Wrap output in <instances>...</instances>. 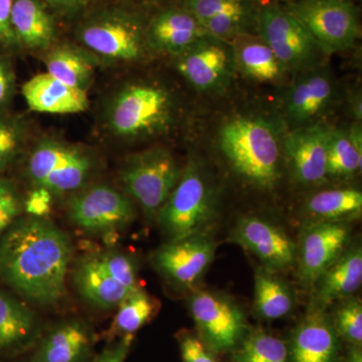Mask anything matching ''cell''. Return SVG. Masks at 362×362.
<instances>
[{"instance_id": "83f0119b", "label": "cell", "mask_w": 362, "mask_h": 362, "mask_svg": "<svg viewBox=\"0 0 362 362\" xmlns=\"http://www.w3.org/2000/svg\"><path fill=\"white\" fill-rule=\"evenodd\" d=\"M37 332L33 311L8 293L0 291V354L23 351L33 344Z\"/></svg>"}, {"instance_id": "d6986e66", "label": "cell", "mask_w": 362, "mask_h": 362, "mask_svg": "<svg viewBox=\"0 0 362 362\" xmlns=\"http://www.w3.org/2000/svg\"><path fill=\"white\" fill-rule=\"evenodd\" d=\"M182 6L204 26L207 35L232 42L256 25L254 0H183Z\"/></svg>"}, {"instance_id": "277c9868", "label": "cell", "mask_w": 362, "mask_h": 362, "mask_svg": "<svg viewBox=\"0 0 362 362\" xmlns=\"http://www.w3.org/2000/svg\"><path fill=\"white\" fill-rule=\"evenodd\" d=\"M218 145L233 170L259 189H273L282 173V141L262 118L237 117L223 124Z\"/></svg>"}, {"instance_id": "d4e9b609", "label": "cell", "mask_w": 362, "mask_h": 362, "mask_svg": "<svg viewBox=\"0 0 362 362\" xmlns=\"http://www.w3.org/2000/svg\"><path fill=\"white\" fill-rule=\"evenodd\" d=\"M21 94L28 108L37 113L77 114L90 105L88 92L70 87L47 71L26 81Z\"/></svg>"}, {"instance_id": "9c48e42d", "label": "cell", "mask_w": 362, "mask_h": 362, "mask_svg": "<svg viewBox=\"0 0 362 362\" xmlns=\"http://www.w3.org/2000/svg\"><path fill=\"white\" fill-rule=\"evenodd\" d=\"M255 30L282 64L297 75L318 66L322 52L308 30L288 8L268 4L257 11Z\"/></svg>"}, {"instance_id": "4fadbf2b", "label": "cell", "mask_w": 362, "mask_h": 362, "mask_svg": "<svg viewBox=\"0 0 362 362\" xmlns=\"http://www.w3.org/2000/svg\"><path fill=\"white\" fill-rule=\"evenodd\" d=\"M189 310L209 349L232 350L244 337L246 318L239 305L220 293L199 291L189 299Z\"/></svg>"}, {"instance_id": "7a4b0ae2", "label": "cell", "mask_w": 362, "mask_h": 362, "mask_svg": "<svg viewBox=\"0 0 362 362\" xmlns=\"http://www.w3.org/2000/svg\"><path fill=\"white\" fill-rule=\"evenodd\" d=\"M175 93L156 81H124L109 90L100 110V127L111 139L134 143L154 139L177 121Z\"/></svg>"}, {"instance_id": "b9f144b4", "label": "cell", "mask_w": 362, "mask_h": 362, "mask_svg": "<svg viewBox=\"0 0 362 362\" xmlns=\"http://www.w3.org/2000/svg\"><path fill=\"white\" fill-rule=\"evenodd\" d=\"M132 340L133 337L120 338L111 346L106 347L99 356L92 358L90 362H125L126 357L129 354Z\"/></svg>"}, {"instance_id": "4dcf8cb0", "label": "cell", "mask_w": 362, "mask_h": 362, "mask_svg": "<svg viewBox=\"0 0 362 362\" xmlns=\"http://www.w3.org/2000/svg\"><path fill=\"white\" fill-rule=\"evenodd\" d=\"M255 307L259 315L268 320L289 315L295 307L291 288L266 267L258 269L255 275Z\"/></svg>"}, {"instance_id": "60d3db41", "label": "cell", "mask_w": 362, "mask_h": 362, "mask_svg": "<svg viewBox=\"0 0 362 362\" xmlns=\"http://www.w3.org/2000/svg\"><path fill=\"white\" fill-rule=\"evenodd\" d=\"M54 16L73 18L83 16L99 0H42Z\"/></svg>"}, {"instance_id": "bcb514c9", "label": "cell", "mask_w": 362, "mask_h": 362, "mask_svg": "<svg viewBox=\"0 0 362 362\" xmlns=\"http://www.w3.org/2000/svg\"><path fill=\"white\" fill-rule=\"evenodd\" d=\"M255 2H257V1H259V2H263V1H266V2H268V4H270V1L271 0H254Z\"/></svg>"}, {"instance_id": "f6af8a7d", "label": "cell", "mask_w": 362, "mask_h": 362, "mask_svg": "<svg viewBox=\"0 0 362 362\" xmlns=\"http://www.w3.org/2000/svg\"><path fill=\"white\" fill-rule=\"evenodd\" d=\"M130 2H136V4H159V2L165 1V0H128Z\"/></svg>"}, {"instance_id": "30bf717a", "label": "cell", "mask_w": 362, "mask_h": 362, "mask_svg": "<svg viewBox=\"0 0 362 362\" xmlns=\"http://www.w3.org/2000/svg\"><path fill=\"white\" fill-rule=\"evenodd\" d=\"M323 54L351 49L361 35L356 7L349 0H299L288 7Z\"/></svg>"}, {"instance_id": "6da1fadb", "label": "cell", "mask_w": 362, "mask_h": 362, "mask_svg": "<svg viewBox=\"0 0 362 362\" xmlns=\"http://www.w3.org/2000/svg\"><path fill=\"white\" fill-rule=\"evenodd\" d=\"M71 263L70 238L47 218L21 216L0 238V281L33 303L66 297Z\"/></svg>"}, {"instance_id": "8992f818", "label": "cell", "mask_w": 362, "mask_h": 362, "mask_svg": "<svg viewBox=\"0 0 362 362\" xmlns=\"http://www.w3.org/2000/svg\"><path fill=\"white\" fill-rule=\"evenodd\" d=\"M134 258L117 250H97L78 257L71 279L81 297L100 310H111L140 287Z\"/></svg>"}, {"instance_id": "f1b7e54d", "label": "cell", "mask_w": 362, "mask_h": 362, "mask_svg": "<svg viewBox=\"0 0 362 362\" xmlns=\"http://www.w3.org/2000/svg\"><path fill=\"white\" fill-rule=\"evenodd\" d=\"M361 122L349 128L332 129L327 153V176L332 178L349 177L361 170Z\"/></svg>"}, {"instance_id": "603a6c76", "label": "cell", "mask_w": 362, "mask_h": 362, "mask_svg": "<svg viewBox=\"0 0 362 362\" xmlns=\"http://www.w3.org/2000/svg\"><path fill=\"white\" fill-rule=\"evenodd\" d=\"M94 345L95 335L90 326L71 319L45 335L30 362H90Z\"/></svg>"}, {"instance_id": "f546056e", "label": "cell", "mask_w": 362, "mask_h": 362, "mask_svg": "<svg viewBox=\"0 0 362 362\" xmlns=\"http://www.w3.org/2000/svg\"><path fill=\"white\" fill-rule=\"evenodd\" d=\"M304 209L310 221L346 223L361 216L362 194L354 188L322 190L309 197Z\"/></svg>"}, {"instance_id": "d6a6232c", "label": "cell", "mask_w": 362, "mask_h": 362, "mask_svg": "<svg viewBox=\"0 0 362 362\" xmlns=\"http://www.w3.org/2000/svg\"><path fill=\"white\" fill-rule=\"evenodd\" d=\"M28 136V125L21 116L0 112V175L23 157Z\"/></svg>"}, {"instance_id": "7402d4cb", "label": "cell", "mask_w": 362, "mask_h": 362, "mask_svg": "<svg viewBox=\"0 0 362 362\" xmlns=\"http://www.w3.org/2000/svg\"><path fill=\"white\" fill-rule=\"evenodd\" d=\"M338 334L325 311H310L295 328L290 343L291 362H337Z\"/></svg>"}, {"instance_id": "ab89813d", "label": "cell", "mask_w": 362, "mask_h": 362, "mask_svg": "<svg viewBox=\"0 0 362 362\" xmlns=\"http://www.w3.org/2000/svg\"><path fill=\"white\" fill-rule=\"evenodd\" d=\"M54 195L42 187H33L25 197V213L26 216L45 218L51 213Z\"/></svg>"}, {"instance_id": "1f68e13d", "label": "cell", "mask_w": 362, "mask_h": 362, "mask_svg": "<svg viewBox=\"0 0 362 362\" xmlns=\"http://www.w3.org/2000/svg\"><path fill=\"white\" fill-rule=\"evenodd\" d=\"M158 307L154 298L140 287L136 289L117 307L116 315L108 331L109 340L133 337L156 316Z\"/></svg>"}, {"instance_id": "5bb4252c", "label": "cell", "mask_w": 362, "mask_h": 362, "mask_svg": "<svg viewBox=\"0 0 362 362\" xmlns=\"http://www.w3.org/2000/svg\"><path fill=\"white\" fill-rule=\"evenodd\" d=\"M350 235L343 221H310L304 226L297 245L299 277L313 287L324 272L344 252Z\"/></svg>"}, {"instance_id": "ffe728a7", "label": "cell", "mask_w": 362, "mask_h": 362, "mask_svg": "<svg viewBox=\"0 0 362 362\" xmlns=\"http://www.w3.org/2000/svg\"><path fill=\"white\" fill-rule=\"evenodd\" d=\"M146 42L152 54L175 57L206 37L199 21L183 6L157 11L146 23Z\"/></svg>"}, {"instance_id": "7bdbcfd3", "label": "cell", "mask_w": 362, "mask_h": 362, "mask_svg": "<svg viewBox=\"0 0 362 362\" xmlns=\"http://www.w3.org/2000/svg\"><path fill=\"white\" fill-rule=\"evenodd\" d=\"M350 111L352 115L356 119V122H361L362 119V105H361V93H356L354 95V99L350 100Z\"/></svg>"}, {"instance_id": "5b68a950", "label": "cell", "mask_w": 362, "mask_h": 362, "mask_svg": "<svg viewBox=\"0 0 362 362\" xmlns=\"http://www.w3.org/2000/svg\"><path fill=\"white\" fill-rule=\"evenodd\" d=\"M100 161L90 147L58 137L40 138L25 156V175L33 187L54 197L73 194L90 185Z\"/></svg>"}, {"instance_id": "3957f363", "label": "cell", "mask_w": 362, "mask_h": 362, "mask_svg": "<svg viewBox=\"0 0 362 362\" xmlns=\"http://www.w3.org/2000/svg\"><path fill=\"white\" fill-rule=\"evenodd\" d=\"M146 23L141 14L123 2L97 4L80 16L76 40L100 65H132L150 54L145 33Z\"/></svg>"}, {"instance_id": "cb8c5ba5", "label": "cell", "mask_w": 362, "mask_h": 362, "mask_svg": "<svg viewBox=\"0 0 362 362\" xmlns=\"http://www.w3.org/2000/svg\"><path fill=\"white\" fill-rule=\"evenodd\" d=\"M362 283V251L359 245L343 252L313 285L310 311L326 308L351 296Z\"/></svg>"}, {"instance_id": "7c38bea8", "label": "cell", "mask_w": 362, "mask_h": 362, "mask_svg": "<svg viewBox=\"0 0 362 362\" xmlns=\"http://www.w3.org/2000/svg\"><path fill=\"white\" fill-rule=\"evenodd\" d=\"M175 70L202 93H216L230 85L235 70L230 42L206 35L173 57Z\"/></svg>"}, {"instance_id": "8fae6325", "label": "cell", "mask_w": 362, "mask_h": 362, "mask_svg": "<svg viewBox=\"0 0 362 362\" xmlns=\"http://www.w3.org/2000/svg\"><path fill=\"white\" fill-rule=\"evenodd\" d=\"M66 214L86 232L109 235L129 226L136 211L134 202L122 190L107 183H92L70 195Z\"/></svg>"}, {"instance_id": "f35d334b", "label": "cell", "mask_w": 362, "mask_h": 362, "mask_svg": "<svg viewBox=\"0 0 362 362\" xmlns=\"http://www.w3.org/2000/svg\"><path fill=\"white\" fill-rule=\"evenodd\" d=\"M13 0H0V52L14 54L21 52L11 25Z\"/></svg>"}, {"instance_id": "9a60e30c", "label": "cell", "mask_w": 362, "mask_h": 362, "mask_svg": "<svg viewBox=\"0 0 362 362\" xmlns=\"http://www.w3.org/2000/svg\"><path fill=\"white\" fill-rule=\"evenodd\" d=\"M214 252V240L202 233L170 240L156 250L152 259L156 270L168 282L187 289L201 280L213 262Z\"/></svg>"}, {"instance_id": "74e56055", "label": "cell", "mask_w": 362, "mask_h": 362, "mask_svg": "<svg viewBox=\"0 0 362 362\" xmlns=\"http://www.w3.org/2000/svg\"><path fill=\"white\" fill-rule=\"evenodd\" d=\"M178 341L182 362H216L201 338L192 333L182 331L178 335Z\"/></svg>"}, {"instance_id": "484cf974", "label": "cell", "mask_w": 362, "mask_h": 362, "mask_svg": "<svg viewBox=\"0 0 362 362\" xmlns=\"http://www.w3.org/2000/svg\"><path fill=\"white\" fill-rule=\"evenodd\" d=\"M47 73L70 87L88 92L99 61L78 44L57 42L42 54Z\"/></svg>"}, {"instance_id": "d590c367", "label": "cell", "mask_w": 362, "mask_h": 362, "mask_svg": "<svg viewBox=\"0 0 362 362\" xmlns=\"http://www.w3.org/2000/svg\"><path fill=\"white\" fill-rule=\"evenodd\" d=\"M25 197L16 180L0 175V238L25 213Z\"/></svg>"}, {"instance_id": "ba28073f", "label": "cell", "mask_w": 362, "mask_h": 362, "mask_svg": "<svg viewBox=\"0 0 362 362\" xmlns=\"http://www.w3.org/2000/svg\"><path fill=\"white\" fill-rule=\"evenodd\" d=\"M181 169L173 152L153 146L126 157L119 169L118 181L147 218H156L180 180Z\"/></svg>"}, {"instance_id": "8d00e7d4", "label": "cell", "mask_w": 362, "mask_h": 362, "mask_svg": "<svg viewBox=\"0 0 362 362\" xmlns=\"http://www.w3.org/2000/svg\"><path fill=\"white\" fill-rule=\"evenodd\" d=\"M16 89L18 87L13 56L0 52V112L11 111Z\"/></svg>"}, {"instance_id": "52a82bcc", "label": "cell", "mask_w": 362, "mask_h": 362, "mask_svg": "<svg viewBox=\"0 0 362 362\" xmlns=\"http://www.w3.org/2000/svg\"><path fill=\"white\" fill-rule=\"evenodd\" d=\"M216 192L206 169L190 158L156 218L170 240L202 233L216 213Z\"/></svg>"}, {"instance_id": "2e32d148", "label": "cell", "mask_w": 362, "mask_h": 362, "mask_svg": "<svg viewBox=\"0 0 362 362\" xmlns=\"http://www.w3.org/2000/svg\"><path fill=\"white\" fill-rule=\"evenodd\" d=\"M331 130L325 124L317 122L295 128L283 140V157L300 185L316 187L327 180Z\"/></svg>"}, {"instance_id": "836d02e7", "label": "cell", "mask_w": 362, "mask_h": 362, "mask_svg": "<svg viewBox=\"0 0 362 362\" xmlns=\"http://www.w3.org/2000/svg\"><path fill=\"white\" fill-rule=\"evenodd\" d=\"M233 362H289V351L282 340L257 331L243 340L235 350Z\"/></svg>"}, {"instance_id": "ee69618b", "label": "cell", "mask_w": 362, "mask_h": 362, "mask_svg": "<svg viewBox=\"0 0 362 362\" xmlns=\"http://www.w3.org/2000/svg\"><path fill=\"white\" fill-rule=\"evenodd\" d=\"M347 362H362V352L361 346L354 345L350 349L349 357H347Z\"/></svg>"}, {"instance_id": "44dd1931", "label": "cell", "mask_w": 362, "mask_h": 362, "mask_svg": "<svg viewBox=\"0 0 362 362\" xmlns=\"http://www.w3.org/2000/svg\"><path fill=\"white\" fill-rule=\"evenodd\" d=\"M11 25L21 52L42 54L58 42L56 16L42 0H13Z\"/></svg>"}, {"instance_id": "e0dca14e", "label": "cell", "mask_w": 362, "mask_h": 362, "mask_svg": "<svg viewBox=\"0 0 362 362\" xmlns=\"http://www.w3.org/2000/svg\"><path fill=\"white\" fill-rule=\"evenodd\" d=\"M337 88L328 69L316 66L297 74L285 97L286 118L295 127L318 122L334 102Z\"/></svg>"}, {"instance_id": "ac0fdd59", "label": "cell", "mask_w": 362, "mask_h": 362, "mask_svg": "<svg viewBox=\"0 0 362 362\" xmlns=\"http://www.w3.org/2000/svg\"><path fill=\"white\" fill-rule=\"evenodd\" d=\"M232 240L258 257L270 270H287L297 259V245L289 235L258 216L240 218L233 230Z\"/></svg>"}, {"instance_id": "4316f807", "label": "cell", "mask_w": 362, "mask_h": 362, "mask_svg": "<svg viewBox=\"0 0 362 362\" xmlns=\"http://www.w3.org/2000/svg\"><path fill=\"white\" fill-rule=\"evenodd\" d=\"M230 44L235 68L247 77L266 84H279L284 78L285 69L261 37L245 33Z\"/></svg>"}, {"instance_id": "e575fe53", "label": "cell", "mask_w": 362, "mask_h": 362, "mask_svg": "<svg viewBox=\"0 0 362 362\" xmlns=\"http://www.w3.org/2000/svg\"><path fill=\"white\" fill-rule=\"evenodd\" d=\"M333 325L337 334L352 345L362 342V303L358 298L347 299L337 307Z\"/></svg>"}]
</instances>
